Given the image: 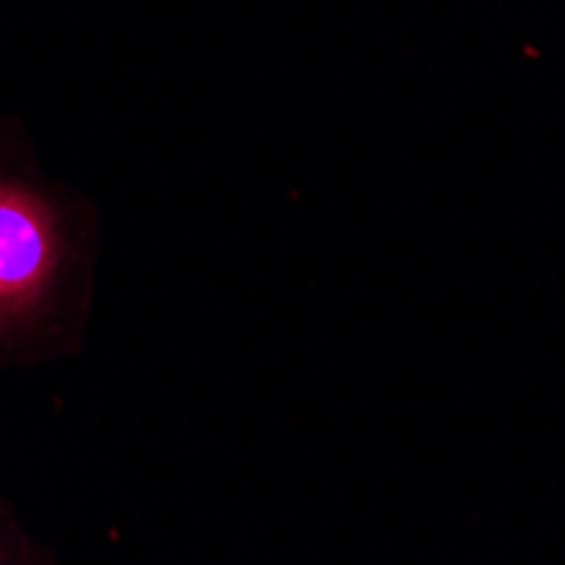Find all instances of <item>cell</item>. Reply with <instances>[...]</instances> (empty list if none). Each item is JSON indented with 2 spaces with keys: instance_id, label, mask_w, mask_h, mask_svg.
Returning <instances> with one entry per match:
<instances>
[{
  "instance_id": "cell-2",
  "label": "cell",
  "mask_w": 565,
  "mask_h": 565,
  "mask_svg": "<svg viewBox=\"0 0 565 565\" xmlns=\"http://www.w3.org/2000/svg\"><path fill=\"white\" fill-rule=\"evenodd\" d=\"M0 565H62L58 552L21 522L18 508L4 494H0Z\"/></svg>"
},
{
  "instance_id": "cell-1",
  "label": "cell",
  "mask_w": 565,
  "mask_h": 565,
  "mask_svg": "<svg viewBox=\"0 0 565 565\" xmlns=\"http://www.w3.org/2000/svg\"><path fill=\"white\" fill-rule=\"evenodd\" d=\"M102 244L95 203L41 167L18 116H0V376L85 352Z\"/></svg>"
}]
</instances>
